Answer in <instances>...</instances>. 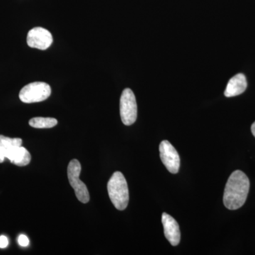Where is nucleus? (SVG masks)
<instances>
[{"label":"nucleus","mask_w":255,"mask_h":255,"mask_svg":"<svg viewBox=\"0 0 255 255\" xmlns=\"http://www.w3.org/2000/svg\"><path fill=\"white\" fill-rule=\"evenodd\" d=\"M162 223L163 225L164 236L167 241L172 246H178L180 242L181 233L179 224L176 220L167 213H163Z\"/></svg>","instance_id":"obj_9"},{"label":"nucleus","mask_w":255,"mask_h":255,"mask_svg":"<svg viewBox=\"0 0 255 255\" xmlns=\"http://www.w3.org/2000/svg\"><path fill=\"white\" fill-rule=\"evenodd\" d=\"M251 131L253 132V135L255 137V122L253 124L251 127Z\"/></svg>","instance_id":"obj_15"},{"label":"nucleus","mask_w":255,"mask_h":255,"mask_svg":"<svg viewBox=\"0 0 255 255\" xmlns=\"http://www.w3.org/2000/svg\"><path fill=\"white\" fill-rule=\"evenodd\" d=\"M21 145H22V140L21 138L18 137L11 138V137L0 135V146L9 148V147H20Z\"/></svg>","instance_id":"obj_12"},{"label":"nucleus","mask_w":255,"mask_h":255,"mask_svg":"<svg viewBox=\"0 0 255 255\" xmlns=\"http://www.w3.org/2000/svg\"><path fill=\"white\" fill-rule=\"evenodd\" d=\"M159 154L162 163L170 173L177 174L180 166V158L177 151L167 140H163L159 145Z\"/></svg>","instance_id":"obj_7"},{"label":"nucleus","mask_w":255,"mask_h":255,"mask_svg":"<svg viewBox=\"0 0 255 255\" xmlns=\"http://www.w3.org/2000/svg\"><path fill=\"white\" fill-rule=\"evenodd\" d=\"M109 196L116 209L124 211L129 201V191L127 179L121 172H114L107 184Z\"/></svg>","instance_id":"obj_2"},{"label":"nucleus","mask_w":255,"mask_h":255,"mask_svg":"<svg viewBox=\"0 0 255 255\" xmlns=\"http://www.w3.org/2000/svg\"><path fill=\"white\" fill-rule=\"evenodd\" d=\"M81 164L78 159L70 161L68 167V177L70 185L75 190V195L80 202L87 204L90 201V194L86 184L80 179Z\"/></svg>","instance_id":"obj_4"},{"label":"nucleus","mask_w":255,"mask_h":255,"mask_svg":"<svg viewBox=\"0 0 255 255\" xmlns=\"http://www.w3.org/2000/svg\"><path fill=\"white\" fill-rule=\"evenodd\" d=\"M53 43V36L46 28L36 27L30 30L27 35L28 46L39 50H46Z\"/></svg>","instance_id":"obj_8"},{"label":"nucleus","mask_w":255,"mask_h":255,"mask_svg":"<svg viewBox=\"0 0 255 255\" xmlns=\"http://www.w3.org/2000/svg\"><path fill=\"white\" fill-rule=\"evenodd\" d=\"M18 244L22 247H26L29 244V240L24 235H21L18 238Z\"/></svg>","instance_id":"obj_13"},{"label":"nucleus","mask_w":255,"mask_h":255,"mask_svg":"<svg viewBox=\"0 0 255 255\" xmlns=\"http://www.w3.org/2000/svg\"><path fill=\"white\" fill-rule=\"evenodd\" d=\"M28 124L31 127L35 128H50L58 124V121L54 118L36 117V118L31 119Z\"/></svg>","instance_id":"obj_11"},{"label":"nucleus","mask_w":255,"mask_h":255,"mask_svg":"<svg viewBox=\"0 0 255 255\" xmlns=\"http://www.w3.org/2000/svg\"><path fill=\"white\" fill-rule=\"evenodd\" d=\"M251 183L249 178L241 170L230 176L223 195L224 205L229 210H237L244 205L248 198Z\"/></svg>","instance_id":"obj_1"},{"label":"nucleus","mask_w":255,"mask_h":255,"mask_svg":"<svg viewBox=\"0 0 255 255\" xmlns=\"http://www.w3.org/2000/svg\"><path fill=\"white\" fill-rule=\"evenodd\" d=\"M120 114L124 125L130 126L137 119V108L135 95L130 89H125L120 100Z\"/></svg>","instance_id":"obj_5"},{"label":"nucleus","mask_w":255,"mask_h":255,"mask_svg":"<svg viewBox=\"0 0 255 255\" xmlns=\"http://www.w3.org/2000/svg\"><path fill=\"white\" fill-rule=\"evenodd\" d=\"M51 95V88L46 82H35L23 87L19 99L23 103H36L45 101Z\"/></svg>","instance_id":"obj_3"},{"label":"nucleus","mask_w":255,"mask_h":255,"mask_svg":"<svg viewBox=\"0 0 255 255\" xmlns=\"http://www.w3.org/2000/svg\"><path fill=\"white\" fill-rule=\"evenodd\" d=\"M248 86L246 76L243 74H238L228 82L225 90V96L227 97H236L246 91Z\"/></svg>","instance_id":"obj_10"},{"label":"nucleus","mask_w":255,"mask_h":255,"mask_svg":"<svg viewBox=\"0 0 255 255\" xmlns=\"http://www.w3.org/2000/svg\"><path fill=\"white\" fill-rule=\"evenodd\" d=\"M9 244V241L7 238L4 236H0V248H5L7 247Z\"/></svg>","instance_id":"obj_14"},{"label":"nucleus","mask_w":255,"mask_h":255,"mask_svg":"<svg viewBox=\"0 0 255 255\" xmlns=\"http://www.w3.org/2000/svg\"><path fill=\"white\" fill-rule=\"evenodd\" d=\"M5 158L9 159L11 163L15 165L23 167L30 163L31 156L30 152L22 146L9 148L0 146V163H2Z\"/></svg>","instance_id":"obj_6"}]
</instances>
